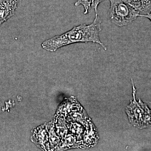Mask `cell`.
<instances>
[{"mask_svg":"<svg viewBox=\"0 0 151 151\" xmlns=\"http://www.w3.org/2000/svg\"><path fill=\"white\" fill-rule=\"evenodd\" d=\"M101 30V20L97 12H95V18L92 23L74 27L62 34L44 41L42 43L41 46L44 50L53 52L58 49L73 44L92 42L98 44L104 50H106L107 47L100 39Z\"/></svg>","mask_w":151,"mask_h":151,"instance_id":"1","label":"cell"},{"mask_svg":"<svg viewBox=\"0 0 151 151\" xmlns=\"http://www.w3.org/2000/svg\"><path fill=\"white\" fill-rule=\"evenodd\" d=\"M109 18L113 24L119 27L132 23L139 17V13L124 0H109Z\"/></svg>","mask_w":151,"mask_h":151,"instance_id":"2","label":"cell"},{"mask_svg":"<svg viewBox=\"0 0 151 151\" xmlns=\"http://www.w3.org/2000/svg\"><path fill=\"white\" fill-rule=\"evenodd\" d=\"M129 120L134 127L140 129L151 127V110L140 100L137 102L135 96L127 108Z\"/></svg>","mask_w":151,"mask_h":151,"instance_id":"3","label":"cell"},{"mask_svg":"<svg viewBox=\"0 0 151 151\" xmlns=\"http://www.w3.org/2000/svg\"><path fill=\"white\" fill-rule=\"evenodd\" d=\"M19 0H0V26L13 17Z\"/></svg>","mask_w":151,"mask_h":151,"instance_id":"4","label":"cell"},{"mask_svg":"<svg viewBox=\"0 0 151 151\" xmlns=\"http://www.w3.org/2000/svg\"><path fill=\"white\" fill-rule=\"evenodd\" d=\"M139 13V17L151 12V0H124Z\"/></svg>","mask_w":151,"mask_h":151,"instance_id":"5","label":"cell"},{"mask_svg":"<svg viewBox=\"0 0 151 151\" xmlns=\"http://www.w3.org/2000/svg\"><path fill=\"white\" fill-rule=\"evenodd\" d=\"M93 0H77L75 4V6H77L81 5L84 8V14H87L89 12L91 7H93Z\"/></svg>","mask_w":151,"mask_h":151,"instance_id":"6","label":"cell"},{"mask_svg":"<svg viewBox=\"0 0 151 151\" xmlns=\"http://www.w3.org/2000/svg\"><path fill=\"white\" fill-rule=\"evenodd\" d=\"M139 17H145L149 19L151 22V12L149 13L146 14L145 15L140 16Z\"/></svg>","mask_w":151,"mask_h":151,"instance_id":"7","label":"cell"}]
</instances>
